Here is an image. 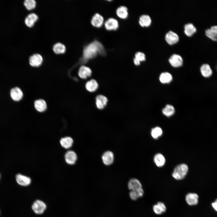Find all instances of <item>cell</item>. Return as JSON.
<instances>
[{
	"label": "cell",
	"mask_w": 217,
	"mask_h": 217,
	"mask_svg": "<svg viewBox=\"0 0 217 217\" xmlns=\"http://www.w3.org/2000/svg\"><path fill=\"white\" fill-rule=\"evenodd\" d=\"M144 193L142 188L132 190H130L129 195L130 198L133 200H136L138 198L142 197Z\"/></svg>",
	"instance_id": "d6986e66"
},
{
	"label": "cell",
	"mask_w": 217,
	"mask_h": 217,
	"mask_svg": "<svg viewBox=\"0 0 217 217\" xmlns=\"http://www.w3.org/2000/svg\"><path fill=\"white\" fill-rule=\"evenodd\" d=\"M153 210L156 214L161 215L166 211V208L164 203L159 202L153 206Z\"/></svg>",
	"instance_id": "e0dca14e"
},
{
	"label": "cell",
	"mask_w": 217,
	"mask_h": 217,
	"mask_svg": "<svg viewBox=\"0 0 217 217\" xmlns=\"http://www.w3.org/2000/svg\"><path fill=\"white\" fill-rule=\"evenodd\" d=\"M113 153L110 151L104 152L102 156V159L103 164L107 166L112 164L114 161Z\"/></svg>",
	"instance_id": "277c9868"
},
{
	"label": "cell",
	"mask_w": 217,
	"mask_h": 217,
	"mask_svg": "<svg viewBox=\"0 0 217 217\" xmlns=\"http://www.w3.org/2000/svg\"><path fill=\"white\" fill-rule=\"evenodd\" d=\"M34 106L36 110L42 112L44 111L46 108V104L45 101L42 99L37 100L34 102Z\"/></svg>",
	"instance_id": "cb8c5ba5"
},
{
	"label": "cell",
	"mask_w": 217,
	"mask_h": 217,
	"mask_svg": "<svg viewBox=\"0 0 217 217\" xmlns=\"http://www.w3.org/2000/svg\"><path fill=\"white\" fill-rule=\"evenodd\" d=\"M162 134V129L159 127H156L153 128L151 132L152 137L155 139H157Z\"/></svg>",
	"instance_id": "4dcf8cb0"
},
{
	"label": "cell",
	"mask_w": 217,
	"mask_h": 217,
	"mask_svg": "<svg viewBox=\"0 0 217 217\" xmlns=\"http://www.w3.org/2000/svg\"><path fill=\"white\" fill-rule=\"evenodd\" d=\"M175 112L174 107L169 104L167 105L162 110V113L167 117H169L172 115Z\"/></svg>",
	"instance_id": "f1b7e54d"
},
{
	"label": "cell",
	"mask_w": 217,
	"mask_h": 217,
	"mask_svg": "<svg viewBox=\"0 0 217 217\" xmlns=\"http://www.w3.org/2000/svg\"><path fill=\"white\" fill-rule=\"evenodd\" d=\"M184 29L185 33L188 36H192L197 31L196 27L191 23H188L185 24Z\"/></svg>",
	"instance_id": "d4e9b609"
},
{
	"label": "cell",
	"mask_w": 217,
	"mask_h": 217,
	"mask_svg": "<svg viewBox=\"0 0 217 217\" xmlns=\"http://www.w3.org/2000/svg\"><path fill=\"white\" fill-rule=\"evenodd\" d=\"M91 24L94 27H99L104 22L103 17L99 13H96L93 16L91 20Z\"/></svg>",
	"instance_id": "4fadbf2b"
},
{
	"label": "cell",
	"mask_w": 217,
	"mask_h": 217,
	"mask_svg": "<svg viewBox=\"0 0 217 217\" xmlns=\"http://www.w3.org/2000/svg\"><path fill=\"white\" fill-rule=\"evenodd\" d=\"M116 13L119 17L122 19H125L128 17V10L125 6H121L118 7L116 10Z\"/></svg>",
	"instance_id": "7402d4cb"
},
{
	"label": "cell",
	"mask_w": 217,
	"mask_h": 217,
	"mask_svg": "<svg viewBox=\"0 0 217 217\" xmlns=\"http://www.w3.org/2000/svg\"><path fill=\"white\" fill-rule=\"evenodd\" d=\"M171 64L173 67H178L181 66L183 63V60L179 55L174 54L172 55L169 59Z\"/></svg>",
	"instance_id": "5b68a950"
},
{
	"label": "cell",
	"mask_w": 217,
	"mask_h": 217,
	"mask_svg": "<svg viewBox=\"0 0 217 217\" xmlns=\"http://www.w3.org/2000/svg\"><path fill=\"white\" fill-rule=\"evenodd\" d=\"M128 187L130 190H137L142 188L140 181L137 179L133 178L130 179L128 183Z\"/></svg>",
	"instance_id": "5bb4252c"
},
{
	"label": "cell",
	"mask_w": 217,
	"mask_h": 217,
	"mask_svg": "<svg viewBox=\"0 0 217 217\" xmlns=\"http://www.w3.org/2000/svg\"><path fill=\"white\" fill-rule=\"evenodd\" d=\"M43 58L39 54H35L30 56L29 58L30 64L33 67H38L42 64Z\"/></svg>",
	"instance_id": "52a82bcc"
},
{
	"label": "cell",
	"mask_w": 217,
	"mask_h": 217,
	"mask_svg": "<svg viewBox=\"0 0 217 217\" xmlns=\"http://www.w3.org/2000/svg\"><path fill=\"white\" fill-rule=\"evenodd\" d=\"M61 146L65 149H68L71 147L73 143V140L72 138L69 137L61 138L60 140Z\"/></svg>",
	"instance_id": "44dd1931"
},
{
	"label": "cell",
	"mask_w": 217,
	"mask_h": 217,
	"mask_svg": "<svg viewBox=\"0 0 217 217\" xmlns=\"http://www.w3.org/2000/svg\"><path fill=\"white\" fill-rule=\"evenodd\" d=\"M98 87V84L94 80L92 79L88 81L86 84V88L89 92L95 91Z\"/></svg>",
	"instance_id": "83f0119b"
},
{
	"label": "cell",
	"mask_w": 217,
	"mask_h": 217,
	"mask_svg": "<svg viewBox=\"0 0 217 217\" xmlns=\"http://www.w3.org/2000/svg\"><path fill=\"white\" fill-rule=\"evenodd\" d=\"M92 73L90 69L85 66H82L80 68L79 71V76L82 79H86L90 77Z\"/></svg>",
	"instance_id": "2e32d148"
},
{
	"label": "cell",
	"mask_w": 217,
	"mask_h": 217,
	"mask_svg": "<svg viewBox=\"0 0 217 217\" xmlns=\"http://www.w3.org/2000/svg\"><path fill=\"white\" fill-rule=\"evenodd\" d=\"M0 178H1V175H0Z\"/></svg>",
	"instance_id": "74e56055"
},
{
	"label": "cell",
	"mask_w": 217,
	"mask_h": 217,
	"mask_svg": "<svg viewBox=\"0 0 217 217\" xmlns=\"http://www.w3.org/2000/svg\"><path fill=\"white\" fill-rule=\"evenodd\" d=\"M65 159L66 163L70 165L75 164L77 160L76 153L72 150H69L65 154Z\"/></svg>",
	"instance_id": "ba28073f"
},
{
	"label": "cell",
	"mask_w": 217,
	"mask_h": 217,
	"mask_svg": "<svg viewBox=\"0 0 217 217\" xmlns=\"http://www.w3.org/2000/svg\"><path fill=\"white\" fill-rule=\"evenodd\" d=\"M159 79L162 83H168L171 81L172 77L169 72H164L161 74L159 76Z\"/></svg>",
	"instance_id": "4316f807"
},
{
	"label": "cell",
	"mask_w": 217,
	"mask_h": 217,
	"mask_svg": "<svg viewBox=\"0 0 217 217\" xmlns=\"http://www.w3.org/2000/svg\"><path fill=\"white\" fill-rule=\"evenodd\" d=\"M38 19V16L36 14L34 13H30L25 18V23L27 26L31 27L33 26Z\"/></svg>",
	"instance_id": "ac0fdd59"
},
{
	"label": "cell",
	"mask_w": 217,
	"mask_h": 217,
	"mask_svg": "<svg viewBox=\"0 0 217 217\" xmlns=\"http://www.w3.org/2000/svg\"><path fill=\"white\" fill-rule=\"evenodd\" d=\"M154 161L157 166L161 167L164 165L165 160L164 157L162 154L158 153L155 155Z\"/></svg>",
	"instance_id": "484cf974"
},
{
	"label": "cell",
	"mask_w": 217,
	"mask_h": 217,
	"mask_svg": "<svg viewBox=\"0 0 217 217\" xmlns=\"http://www.w3.org/2000/svg\"><path fill=\"white\" fill-rule=\"evenodd\" d=\"M135 58L140 61H143L145 59V54L143 52H138L135 55Z\"/></svg>",
	"instance_id": "836d02e7"
},
{
	"label": "cell",
	"mask_w": 217,
	"mask_h": 217,
	"mask_svg": "<svg viewBox=\"0 0 217 217\" xmlns=\"http://www.w3.org/2000/svg\"><path fill=\"white\" fill-rule=\"evenodd\" d=\"M46 207V204L39 200H36L32 204V206L33 211L37 214H41L43 213Z\"/></svg>",
	"instance_id": "3957f363"
},
{
	"label": "cell",
	"mask_w": 217,
	"mask_h": 217,
	"mask_svg": "<svg viewBox=\"0 0 217 217\" xmlns=\"http://www.w3.org/2000/svg\"><path fill=\"white\" fill-rule=\"evenodd\" d=\"M105 26L108 30H115L118 28V23L116 19L110 18L105 23Z\"/></svg>",
	"instance_id": "30bf717a"
},
{
	"label": "cell",
	"mask_w": 217,
	"mask_h": 217,
	"mask_svg": "<svg viewBox=\"0 0 217 217\" xmlns=\"http://www.w3.org/2000/svg\"><path fill=\"white\" fill-rule=\"evenodd\" d=\"M134 64L136 65H139L140 64V61L137 59L135 58H134Z\"/></svg>",
	"instance_id": "8d00e7d4"
},
{
	"label": "cell",
	"mask_w": 217,
	"mask_h": 217,
	"mask_svg": "<svg viewBox=\"0 0 217 217\" xmlns=\"http://www.w3.org/2000/svg\"><path fill=\"white\" fill-rule=\"evenodd\" d=\"M198 195L195 193H189L185 197L186 201L187 204L190 206L197 205L198 202Z\"/></svg>",
	"instance_id": "8fae6325"
},
{
	"label": "cell",
	"mask_w": 217,
	"mask_h": 217,
	"mask_svg": "<svg viewBox=\"0 0 217 217\" xmlns=\"http://www.w3.org/2000/svg\"><path fill=\"white\" fill-rule=\"evenodd\" d=\"M139 22L142 27H147L149 26L151 23V18L148 15L143 14L140 17Z\"/></svg>",
	"instance_id": "603a6c76"
},
{
	"label": "cell",
	"mask_w": 217,
	"mask_h": 217,
	"mask_svg": "<svg viewBox=\"0 0 217 217\" xmlns=\"http://www.w3.org/2000/svg\"><path fill=\"white\" fill-rule=\"evenodd\" d=\"M24 5L27 10H31L35 7L36 2L34 0H25Z\"/></svg>",
	"instance_id": "d6a6232c"
},
{
	"label": "cell",
	"mask_w": 217,
	"mask_h": 217,
	"mask_svg": "<svg viewBox=\"0 0 217 217\" xmlns=\"http://www.w3.org/2000/svg\"><path fill=\"white\" fill-rule=\"evenodd\" d=\"M53 49L54 52L56 54L63 53L65 52L66 47L63 44L58 42L53 46Z\"/></svg>",
	"instance_id": "f546056e"
},
{
	"label": "cell",
	"mask_w": 217,
	"mask_h": 217,
	"mask_svg": "<svg viewBox=\"0 0 217 217\" xmlns=\"http://www.w3.org/2000/svg\"><path fill=\"white\" fill-rule=\"evenodd\" d=\"M205 33L206 37L213 41L217 42V34L213 32L210 28L206 29Z\"/></svg>",
	"instance_id": "1f68e13d"
},
{
	"label": "cell",
	"mask_w": 217,
	"mask_h": 217,
	"mask_svg": "<svg viewBox=\"0 0 217 217\" xmlns=\"http://www.w3.org/2000/svg\"><path fill=\"white\" fill-rule=\"evenodd\" d=\"M210 28L215 33L217 34V25L212 26Z\"/></svg>",
	"instance_id": "e575fe53"
},
{
	"label": "cell",
	"mask_w": 217,
	"mask_h": 217,
	"mask_svg": "<svg viewBox=\"0 0 217 217\" xmlns=\"http://www.w3.org/2000/svg\"><path fill=\"white\" fill-rule=\"evenodd\" d=\"M179 39L178 35L172 31H168L165 36V39L166 41L170 45L176 43L178 41Z\"/></svg>",
	"instance_id": "9c48e42d"
},
{
	"label": "cell",
	"mask_w": 217,
	"mask_h": 217,
	"mask_svg": "<svg viewBox=\"0 0 217 217\" xmlns=\"http://www.w3.org/2000/svg\"><path fill=\"white\" fill-rule=\"evenodd\" d=\"M212 205L214 209L217 212V199L212 203Z\"/></svg>",
	"instance_id": "d590c367"
},
{
	"label": "cell",
	"mask_w": 217,
	"mask_h": 217,
	"mask_svg": "<svg viewBox=\"0 0 217 217\" xmlns=\"http://www.w3.org/2000/svg\"><path fill=\"white\" fill-rule=\"evenodd\" d=\"M10 95L11 99L14 101L20 100L23 96V93L21 89L16 87L12 88L10 90Z\"/></svg>",
	"instance_id": "8992f818"
},
{
	"label": "cell",
	"mask_w": 217,
	"mask_h": 217,
	"mask_svg": "<svg viewBox=\"0 0 217 217\" xmlns=\"http://www.w3.org/2000/svg\"><path fill=\"white\" fill-rule=\"evenodd\" d=\"M200 71L202 76L205 77H210L212 74V70L210 65L207 63L203 64L201 65Z\"/></svg>",
	"instance_id": "9a60e30c"
},
{
	"label": "cell",
	"mask_w": 217,
	"mask_h": 217,
	"mask_svg": "<svg viewBox=\"0 0 217 217\" xmlns=\"http://www.w3.org/2000/svg\"><path fill=\"white\" fill-rule=\"evenodd\" d=\"M98 54L104 55L105 54L104 47L101 43L96 40L90 42L84 48L83 58L87 61L96 57Z\"/></svg>",
	"instance_id": "6da1fadb"
},
{
	"label": "cell",
	"mask_w": 217,
	"mask_h": 217,
	"mask_svg": "<svg viewBox=\"0 0 217 217\" xmlns=\"http://www.w3.org/2000/svg\"><path fill=\"white\" fill-rule=\"evenodd\" d=\"M188 170L187 165L185 164H181L176 166L173 173L172 177L176 180L183 179L187 175Z\"/></svg>",
	"instance_id": "7a4b0ae2"
},
{
	"label": "cell",
	"mask_w": 217,
	"mask_h": 217,
	"mask_svg": "<svg viewBox=\"0 0 217 217\" xmlns=\"http://www.w3.org/2000/svg\"><path fill=\"white\" fill-rule=\"evenodd\" d=\"M16 179L17 183L22 186H27L31 182V179L30 177L20 174L16 175Z\"/></svg>",
	"instance_id": "7c38bea8"
},
{
	"label": "cell",
	"mask_w": 217,
	"mask_h": 217,
	"mask_svg": "<svg viewBox=\"0 0 217 217\" xmlns=\"http://www.w3.org/2000/svg\"><path fill=\"white\" fill-rule=\"evenodd\" d=\"M107 99L106 97L102 95H99L96 98V106L99 109L103 108L106 105Z\"/></svg>",
	"instance_id": "ffe728a7"
}]
</instances>
